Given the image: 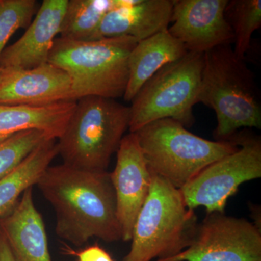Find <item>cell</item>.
Here are the masks:
<instances>
[{
  "label": "cell",
  "instance_id": "obj_10",
  "mask_svg": "<svg viewBox=\"0 0 261 261\" xmlns=\"http://www.w3.org/2000/svg\"><path fill=\"white\" fill-rule=\"evenodd\" d=\"M228 0H173L168 31L187 51L205 53L231 45L233 34L225 17Z\"/></svg>",
  "mask_w": 261,
  "mask_h": 261
},
{
  "label": "cell",
  "instance_id": "obj_4",
  "mask_svg": "<svg viewBox=\"0 0 261 261\" xmlns=\"http://www.w3.org/2000/svg\"><path fill=\"white\" fill-rule=\"evenodd\" d=\"M197 225L195 212L187 207L180 190L152 173L148 196L134 226L132 246L122 261L175 256L190 246Z\"/></svg>",
  "mask_w": 261,
  "mask_h": 261
},
{
  "label": "cell",
  "instance_id": "obj_12",
  "mask_svg": "<svg viewBox=\"0 0 261 261\" xmlns=\"http://www.w3.org/2000/svg\"><path fill=\"white\" fill-rule=\"evenodd\" d=\"M70 100H74L71 80L56 65L47 63L32 69L0 68L1 105L44 106Z\"/></svg>",
  "mask_w": 261,
  "mask_h": 261
},
{
  "label": "cell",
  "instance_id": "obj_18",
  "mask_svg": "<svg viewBox=\"0 0 261 261\" xmlns=\"http://www.w3.org/2000/svg\"><path fill=\"white\" fill-rule=\"evenodd\" d=\"M58 154L57 140L48 139L0 179V218L13 211L25 190L37 185Z\"/></svg>",
  "mask_w": 261,
  "mask_h": 261
},
{
  "label": "cell",
  "instance_id": "obj_3",
  "mask_svg": "<svg viewBox=\"0 0 261 261\" xmlns=\"http://www.w3.org/2000/svg\"><path fill=\"white\" fill-rule=\"evenodd\" d=\"M138 42L130 37L94 41L58 37L48 63L69 75L75 101L89 96L116 99L126 92L128 57Z\"/></svg>",
  "mask_w": 261,
  "mask_h": 261
},
{
  "label": "cell",
  "instance_id": "obj_6",
  "mask_svg": "<svg viewBox=\"0 0 261 261\" xmlns=\"http://www.w3.org/2000/svg\"><path fill=\"white\" fill-rule=\"evenodd\" d=\"M135 134L150 171L178 190L206 167L238 148L233 139L205 140L171 118L152 122Z\"/></svg>",
  "mask_w": 261,
  "mask_h": 261
},
{
  "label": "cell",
  "instance_id": "obj_13",
  "mask_svg": "<svg viewBox=\"0 0 261 261\" xmlns=\"http://www.w3.org/2000/svg\"><path fill=\"white\" fill-rule=\"evenodd\" d=\"M67 4L68 0H44L23 35L5 47L0 56V68L32 69L48 63Z\"/></svg>",
  "mask_w": 261,
  "mask_h": 261
},
{
  "label": "cell",
  "instance_id": "obj_1",
  "mask_svg": "<svg viewBox=\"0 0 261 261\" xmlns=\"http://www.w3.org/2000/svg\"><path fill=\"white\" fill-rule=\"evenodd\" d=\"M37 185L56 212L58 238L77 247L93 238L121 240L111 173L63 163L49 166Z\"/></svg>",
  "mask_w": 261,
  "mask_h": 261
},
{
  "label": "cell",
  "instance_id": "obj_17",
  "mask_svg": "<svg viewBox=\"0 0 261 261\" xmlns=\"http://www.w3.org/2000/svg\"><path fill=\"white\" fill-rule=\"evenodd\" d=\"M187 53L183 44L168 30L138 42L128 57V81L123 99L132 102L141 87L156 72Z\"/></svg>",
  "mask_w": 261,
  "mask_h": 261
},
{
  "label": "cell",
  "instance_id": "obj_19",
  "mask_svg": "<svg viewBox=\"0 0 261 261\" xmlns=\"http://www.w3.org/2000/svg\"><path fill=\"white\" fill-rule=\"evenodd\" d=\"M115 4L116 0H68L60 37L92 41L105 15Z\"/></svg>",
  "mask_w": 261,
  "mask_h": 261
},
{
  "label": "cell",
  "instance_id": "obj_9",
  "mask_svg": "<svg viewBox=\"0 0 261 261\" xmlns=\"http://www.w3.org/2000/svg\"><path fill=\"white\" fill-rule=\"evenodd\" d=\"M157 261H261L260 231L246 219L207 214L190 246Z\"/></svg>",
  "mask_w": 261,
  "mask_h": 261
},
{
  "label": "cell",
  "instance_id": "obj_11",
  "mask_svg": "<svg viewBox=\"0 0 261 261\" xmlns=\"http://www.w3.org/2000/svg\"><path fill=\"white\" fill-rule=\"evenodd\" d=\"M116 153V167L111 173V178L116 195L121 240L128 242L132 240L139 213L148 196L152 173L135 133L123 137Z\"/></svg>",
  "mask_w": 261,
  "mask_h": 261
},
{
  "label": "cell",
  "instance_id": "obj_2",
  "mask_svg": "<svg viewBox=\"0 0 261 261\" xmlns=\"http://www.w3.org/2000/svg\"><path fill=\"white\" fill-rule=\"evenodd\" d=\"M212 108L218 141H230L242 128H261V106L255 77L231 45L203 53L197 103Z\"/></svg>",
  "mask_w": 261,
  "mask_h": 261
},
{
  "label": "cell",
  "instance_id": "obj_8",
  "mask_svg": "<svg viewBox=\"0 0 261 261\" xmlns=\"http://www.w3.org/2000/svg\"><path fill=\"white\" fill-rule=\"evenodd\" d=\"M238 148L206 167L180 189L192 210L204 207L207 214H224L226 202L245 182L261 177V143L255 137L233 138Z\"/></svg>",
  "mask_w": 261,
  "mask_h": 261
},
{
  "label": "cell",
  "instance_id": "obj_23",
  "mask_svg": "<svg viewBox=\"0 0 261 261\" xmlns=\"http://www.w3.org/2000/svg\"><path fill=\"white\" fill-rule=\"evenodd\" d=\"M63 250L67 255L77 257V261H113L110 254L98 245H92L75 251L65 245Z\"/></svg>",
  "mask_w": 261,
  "mask_h": 261
},
{
  "label": "cell",
  "instance_id": "obj_22",
  "mask_svg": "<svg viewBox=\"0 0 261 261\" xmlns=\"http://www.w3.org/2000/svg\"><path fill=\"white\" fill-rule=\"evenodd\" d=\"M37 5L35 0H0V56L17 30L28 28Z\"/></svg>",
  "mask_w": 261,
  "mask_h": 261
},
{
  "label": "cell",
  "instance_id": "obj_14",
  "mask_svg": "<svg viewBox=\"0 0 261 261\" xmlns=\"http://www.w3.org/2000/svg\"><path fill=\"white\" fill-rule=\"evenodd\" d=\"M172 12L173 0H116L92 41L130 37L140 42L168 30Z\"/></svg>",
  "mask_w": 261,
  "mask_h": 261
},
{
  "label": "cell",
  "instance_id": "obj_16",
  "mask_svg": "<svg viewBox=\"0 0 261 261\" xmlns=\"http://www.w3.org/2000/svg\"><path fill=\"white\" fill-rule=\"evenodd\" d=\"M76 101L44 106L0 104V142L28 130H39L50 139H59L74 112Z\"/></svg>",
  "mask_w": 261,
  "mask_h": 261
},
{
  "label": "cell",
  "instance_id": "obj_15",
  "mask_svg": "<svg viewBox=\"0 0 261 261\" xmlns=\"http://www.w3.org/2000/svg\"><path fill=\"white\" fill-rule=\"evenodd\" d=\"M0 229L15 261H51L44 221L34 205L33 187L24 192L11 212L0 218Z\"/></svg>",
  "mask_w": 261,
  "mask_h": 261
},
{
  "label": "cell",
  "instance_id": "obj_21",
  "mask_svg": "<svg viewBox=\"0 0 261 261\" xmlns=\"http://www.w3.org/2000/svg\"><path fill=\"white\" fill-rule=\"evenodd\" d=\"M48 139L50 138L41 130H28L0 142V179L13 171Z\"/></svg>",
  "mask_w": 261,
  "mask_h": 261
},
{
  "label": "cell",
  "instance_id": "obj_24",
  "mask_svg": "<svg viewBox=\"0 0 261 261\" xmlns=\"http://www.w3.org/2000/svg\"><path fill=\"white\" fill-rule=\"evenodd\" d=\"M0 261H15L9 245L1 229H0Z\"/></svg>",
  "mask_w": 261,
  "mask_h": 261
},
{
  "label": "cell",
  "instance_id": "obj_20",
  "mask_svg": "<svg viewBox=\"0 0 261 261\" xmlns=\"http://www.w3.org/2000/svg\"><path fill=\"white\" fill-rule=\"evenodd\" d=\"M225 17L233 34V53L239 59L244 60L250 48L252 34L261 27V1H228Z\"/></svg>",
  "mask_w": 261,
  "mask_h": 261
},
{
  "label": "cell",
  "instance_id": "obj_7",
  "mask_svg": "<svg viewBox=\"0 0 261 261\" xmlns=\"http://www.w3.org/2000/svg\"><path fill=\"white\" fill-rule=\"evenodd\" d=\"M202 69L203 53L187 51L180 59L156 72L132 100L130 133L164 118L175 120L185 127L192 126Z\"/></svg>",
  "mask_w": 261,
  "mask_h": 261
},
{
  "label": "cell",
  "instance_id": "obj_5",
  "mask_svg": "<svg viewBox=\"0 0 261 261\" xmlns=\"http://www.w3.org/2000/svg\"><path fill=\"white\" fill-rule=\"evenodd\" d=\"M130 107L116 99L89 96L76 101L57 142L63 163L80 169L106 171L128 129Z\"/></svg>",
  "mask_w": 261,
  "mask_h": 261
}]
</instances>
